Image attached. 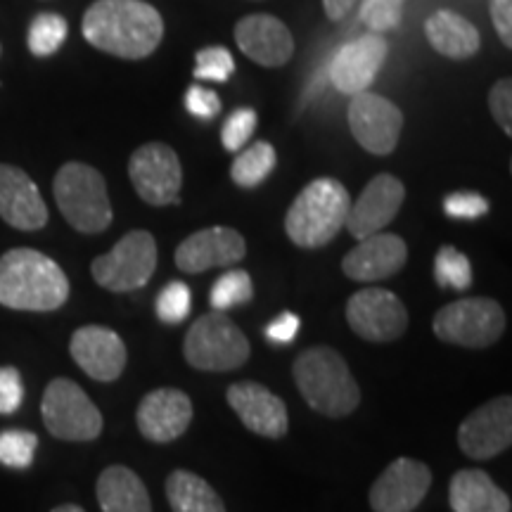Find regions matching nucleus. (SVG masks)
<instances>
[{
	"mask_svg": "<svg viewBox=\"0 0 512 512\" xmlns=\"http://www.w3.org/2000/svg\"><path fill=\"white\" fill-rule=\"evenodd\" d=\"M434 280L439 287L463 292L472 285V266L470 259L456 247L444 245L434 256Z\"/></svg>",
	"mask_w": 512,
	"mask_h": 512,
	"instance_id": "obj_30",
	"label": "nucleus"
},
{
	"mask_svg": "<svg viewBox=\"0 0 512 512\" xmlns=\"http://www.w3.org/2000/svg\"><path fill=\"white\" fill-rule=\"evenodd\" d=\"M299 332V318L294 313H280L273 323H268L266 337L271 339L273 344H287L297 337Z\"/></svg>",
	"mask_w": 512,
	"mask_h": 512,
	"instance_id": "obj_42",
	"label": "nucleus"
},
{
	"mask_svg": "<svg viewBox=\"0 0 512 512\" xmlns=\"http://www.w3.org/2000/svg\"><path fill=\"white\" fill-rule=\"evenodd\" d=\"M235 41L242 53L261 67H283L294 55L292 31L273 15L242 17L235 24Z\"/></svg>",
	"mask_w": 512,
	"mask_h": 512,
	"instance_id": "obj_22",
	"label": "nucleus"
},
{
	"mask_svg": "<svg viewBox=\"0 0 512 512\" xmlns=\"http://www.w3.org/2000/svg\"><path fill=\"white\" fill-rule=\"evenodd\" d=\"M403 15V0H363L361 22L370 34H384L399 27Z\"/></svg>",
	"mask_w": 512,
	"mask_h": 512,
	"instance_id": "obj_33",
	"label": "nucleus"
},
{
	"mask_svg": "<svg viewBox=\"0 0 512 512\" xmlns=\"http://www.w3.org/2000/svg\"><path fill=\"white\" fill-rule=\"evenodd\" d=\"M38 437L34 432L8 430L0 432V463L15 470H27L34 463Z\"/></svg>",
	"mask_w": 512,
	"mask_h": 512,
	"instance_id": "obj_32",
	"label": "nucleus"
},
{
	"mask_svg": "<svg viewBox=\"0 0 512 512\" xmlns=\"http://www.w3.org/2000/svg\"><path fill=\"white\" fill-rule=\"evenodd\" d=\"M347 119L351 136L370 155H392L396 145H399L403 131V112L392 100L370 91L351 95Z\"/></svg>",
	"mask_w": 512,
	"mask_h": 512,
	"instance_id": "obj_12",
	"label": "nucleus"
},
{
	"mask_svg": "<svg viewBox=\"0 0 512 512\" xmlns=\"http://www.w3.org/2000/svg\"><path fill=\"white\" fill-rule=\"evenodd\" d=\"M0 219L17 230H41L48 223V207L29 174L0 164Z\"/></svg>",
	"mask_w": 512,
	"mask_h": 512,
	"instance_id": "obj_23",
	"label": "nucleus"
},
{
	"mask_svg": "<svg viewBox=\"0 0 512 512\" xmlns=\"http://www.w3.org/2000/svg\"><path fill=\"white\" fill-rule=\"evenodd\" d=\"M432 330L441 342L465 349H486L505 332V311L496 299L467 297L446 304L432 320Z\"/></svg>",
	"mask_w": 512,
	"mask_h": 512,
	"instance_id": "obj_7",
	"label": "nucleus"
},
{
	"mask_svg": "<svg viewBox=\"0 0 512 512\" xmlns=\"http://www.w3.org/2000/svg\"><path fill=\"white\" fill-rule=\"evenodd\" d=\"M69 299V280L50 256L29 247L0 256V306L15 311H57Z\"/></svg>",
	"mask_w": 512,
	"mask_h": 512,
	"instance_id": "obj_2",
	"label": "nucleus"
},
{
	"mask_svg": "<svg viewBox=\"0 0 512 512\" xmlns=\"http://www.w3.org/2000/svg\"><path fill=\"white\" fill-rule=\"evenodd\" d=\"M226 399L242 425L259 437L280 439L290 430V413H287L285 401L273 394L266 384L235 382L228 387Z\"/></svg>",
	"mask_w": 512,
	"mask_h": 512,
	"instance_id": "obj_16",
	"label": "nucleus"
},
{
	"mask_svg": "<svg viewBox=\"0 0 512 512\" xmlns=\"http://www.w3.org/2000/svg\"><path fill=\"white\" fill-rule=\"evenodd\" d=\"M192 401L181 389L162 387L145 394L138 403L136 425L147 441L171 444L188 432L192 422Z\"/></svg>",
	"mask_w": 512,
	"mask_h": 512,
	"instance_id": "obj_19",
	"label": "nucleus"
},
{
	"mask_svg": "<svg viewBox=\"0 0 512 512\" xmlns=\"http://www.w3.org/2000/svg\"><path fill=\"white\" fill-rule=\"evenodd\" d=\"M69 354L83 373L98 382L119 380L126 368V344L117 332L102 325H83L72 335Z\"/></svg>",
	"mask_w": 512,
	"mask_h": 512,
	"instance_id": "obj_20",
	"label": "nucleus"
},
{
	"mask_svg": "<svg viewBox=\"0 0 512 512\" xmlns=\"http://www.w3.org/2000/svg\"><path fill=\"white\" fill-rule=\"evenodd\" d=\"M491 22L496 34L501 36L503 46L512 48V0H491L489 3Z\"/></svg>",
	"mask_w": 512,
	"mask_h": 512,
	"instance_id": "obj_41",
	"label": "nucleus"
},
{
	"mask_svg": "<svg viewBox=\"0 0 512 512\" xmlns=\"http://www.w3.org/2000/svg\"><path fill=\"white\" fill-rule=\"evenodd\" d=\"M157 268V240L147 230H131L110 252L93 259L91 273L110 292H133L150 283Z\"/></svg>",
	"mask_w": 512,
	"mask_h": 512,
	"instance_id": "obj_9",
	"label": "nucleus"
},
{
	"mask_svg": "<svg viewBox=\"0 0 512 512\" xmlns=\"http://www.w3.org/2000/svg\"><path fill=\"white\" fill-rule=\"evenodd\" d=\"M185 361L204 373H230L247 363L252 347L226 313L209 311L190 325L183 342Z\"/></svg>",
	"mask_w": 512,
	"mask_h": 512,
	"instance_id": "obj_6",
	"label": "nucleus"
},
{
	"mask_svg": "<svg viewBox=\"0 0 512 512\" xmlns=\"http://www.w3.org/2000/svg\"><path fill=\"white\" fill-rule=\"evenodd\" d=\"M387 53L389 46L382 34H368L347 43L330 64L332 86L344 95L370 91L384 60H387Z\"/></svg>",
	"mask_w": 512,
	"mask_h": 512,
	"instance_id": "obj_18",
	"label": "nucleus"
},
{
	"mask_svg": "<svg viewBox=\"0 0 512 512\" xmlns=\"http://www.w3.org/2000/svg\"><path fill=\"white\" fill-rule=\"evenodd\" d=\"M24 401V382L17 368H0V415H12Z\"/></svg>",
	"mask_w": 512,
	"mask_h": 512,
	"instance_id": "obj_39",
	"label": "nucleus"
},
{
	"mask_svg": "<svg viewBox=\"0 0 512 512\" xmlns=\"http://www.w3.org/2000/svg\"><path fill=\"white\" fill-rule=\"evenodd\" d=\"M247 242L235 228L211 226L197 230L176 247V266L188 275L235 266L245 259Z\"/></svg>",
	"mask_w": 512,
	"mask_h": 512,
	"instance_id": "obj_15",
	"label": "nucleus"
},
{
	"mask_svg": "<svg viewBox=\"0 0 512 512\" xmlns=\"http://www.w3.org/2000/svg\"><path fill=\"white\" fill-rule=\"evenodd\" d=\"M185 107H188L192 117L214 119L221 112V98L209 88L190 86L188 93H185Z\"/></svg>",
	"mask_w": 512,
	"mask_h": 512,
	"instance_id": "obj_40",
	"label": "nucleus"
},
{
	"mask_svg": "<svg viewBox=\"0 0 512 512\" xmlns=\"http://www.w3.org/2000/svg\"><path fill=\"white\" fill-rule=\"evenodd\" d=\"M235 72V60L226 48L211 46L195 55V76L200 81L223 83Z\"/></svg>",
	"mask_w": 512,
	"mask_h": 512,
	"instance_id": "obj_35",
	"label": "nucleus"
},
{
	"mask_svg": "<svg viewBox=\"0 0 512 512\" xmlns=\"http://www.w3.org/2000/svg\"><path fill=\"white\" fill-rule=\"evenodd\" d=\"M50 512H86L81 508V505H74V503H64V505H57L55 510H50Z\"/></svg>",
	"mask_w": 512,
	"mask_h": 512,
	"instance_id": "obj_44",
	"label": "nucleus"
},
{
	"mask_svg": "<svg viewBox=\"0 0 512 512\" xmlns=\"http://www.w3.org/2000/svg\"><path fill=\"white\" fill-rule=\"evenodd\" d=\"M351 197L335 178H316L294 197L285 216V233L297 247L330 245L347 223Z\"/></svg>",
	"mask_w": 512,
	"mask_h": 512,
	"instance_id": "obj_4",
	"label": "nucleus"
},
{
	"mask_svg": "<svg viewBox=\"0 0 512 512\" xmlns=\"http://www.w3.org/2000/svg\"><path fill=\"white\" fill-rule=\"evenodd\" d=\"M356 0H323L325 15H328L332 22H342L344 17L354 10Z\"/></svg>",
	"mask_w": 512,
	"mask_h": 512,
	"instance_id": "obj_43",
	"label": "nucleus"
},
{
	"mask_svg": "<svg viewBox=\"0 0 512 512\" xmlns=\"http://www.w3.org/2000/svg\"><path fill=\"white\" fill-rule=\"evenodd\" d=\"M41 415L46 430L62 441H93L102 432V413L88 394L67 377H55L43 392Z\"/></svg>",
	"mask_w": 512,
	"mask_h": 512,
	"instance_id": "obj_8",
	"label": "nucleus"
},
{
	"mask_svg": "<svg viewBox=\"0 0 512 512\" xmlns=\"http://www.w3.org/2000/svg\"><path fill=\"white\" fill-rule=\"evenodd\" d=\"M171 512H226L221 496L207 479L190 470H174L166 479Z\"/></svg>",
	"mask_w": 512,
	"mask_h": 512,
	"instance_id": "obj_27",
	"label": "nucleus"
},
{
	"mask_svg": "<svg viewBox=\"0 0 512 512\" xmlns=\"http://www.w3.org/2000/svg\"><path fill=\"white\" fill-rule=\"evenodd\" d=\"M444 211L451 219H482L489 214V202L477 192H453L444 200Z\"/></svg>",
	"mask_w": 512,
	"mask_h": 512,
	"instance_id": "obj_37",
	"label": "nucleus"
},
{
	"mask_svg": "<svg viewBox=\"0 0 512 512\" xmlns=\"http://www.w3.org/2000/svg\"><path fill=\"white\" fill-rule=\"evenodd\" d=\"M256 124H259V117H256L254 110H249V107H245V110H235L226 119V124H223V147H226L228 152H240L242 147L247 145V140L252 138Z\"/></svg>",
	"mask_w": 512,
	"mask_h": 512,
	"instance_id": "obj_36",
	"label": "nucleus"
},
{
	"mask_svg": "<svg viewBox=\"0 0 512 512\" xmlns=\"http://www.w3.org/2000/svg\"><path fill=\"white\" fill-rule=\"evenodd\" d=\"M190 306H192L190 287L185 283H178V280H171V283L166 285L157 297V316L162 318L164 323L176 325L188 318Z\"/></svg>",
	"mask_w": 512,
	"mask_h": 512,
	"instance_id": "obj_34",
	"label": "nucleus"
},
{
	"mask_svg": "<svg viewBox=\"0 0 512 512\" xmlns=\"http://www.w3.org/2000/svg\"><path fill=\"white\" fill-rule=\"evenodd\" d=\"M67 22L60 15L53 12H43L38 15L29 27V50L36 57H48L55 55L62 48V43L67 41Z\"/></svg>",
	"mask_w": 512,
	"mask_h": 512,
	"instance_id": "obj_31",
	"label": "nucleus"
},
{
	"mask_svg": "<svg viewBox=\"0 0 512 512\" xmlns=\"http://www.w3.org/2000/svg\"><path fill=\"white\" fill-rule=\"evenodd\" d=\"M489 107L496 124L503 128L505 136H512V81L501 79L491 86Z\"/></svg>",
	"mask_w": 512,
	"mask_h": 512,
	"instance_id": "obj_38",
	"label": "nucleus"
},
{
	"mask_svg": "<svg viewBox=\"0 0 512 512\" xmlns=\"http://www.w3.org/2000/svg\"><path fill=\"white\" fill-rule=\"evenodd\" d=\"M347 323L366 342H396L408 330V311L394 292L363 287L349 297Z\"/></svg>",
	"mask_w": 512,
	"mask_h": 512,
	"instance_id": "obj_11",
	"label": "nucleus"
},
{
	"mask_svg": "<svg viewBox=\"0 0 512 512\" xmlns=\"http://www.w3.org/2000/svg\"><path fill=\"white\" fill-rule=\"evenodd\" d=\"M425 36L439 55L451 57V60H467L477 55L482 46L475 24L451 10L434 12L425 22Z\"/></svg>",
	"mask_w": 512,
	"mask_h": 512,
	"instance_id": "obj_25",
	"label": "nucleus"
},
{
	"mask_svg": "<svg viewBox=\"0 0 512 512\" xmlns=\"http://www.w3.org/2000/svg\"><path fill=\"white\" fill-rule=\"evenodd\" d=\"M95 494L102 512H152L150 494L131 467L112 465L102 470Z\"/></svg>",
	"mask_w": 512,
	"mask_h": 512,
	"instance_id": "obj_26",
	"label": "nucleus"
},
{
	"mask_svg": "<svg viewBox=\"0 0 512 512\" xmlns=\"http://www.w3.org/2000/svg\"><path fill=\"white\" fill-rule=\"evenodd\" d=\"M83 36L93 48L121 60H145L164 38V19L145 0H95L83 15Z\"/></svg>",
	"mask_w": 512,
	"mask_h": 512,
	"instance_id": "obj_1",
	"label": "nucleus"
},
{
	"mask_svg": "<svg viewBox=\"0 0 512 512\" xmlns=\"http://www.w3.org/2000/svg\"><path fill=\"white\" fill-rule=\"evenodd\" d=\"M292 377L299 394L325 418H347L361 403V389L342 354L330 347H311L297 356Z\"/></svg>",
	"mask_w": 512,
	"mask_h": 512,
	"instance_id": "obj_3",
	"label": "nucleus"
},
{
	"mask_svg": "<svg viewBox=\"0 0 512 512\" xmlns=\"http://www.w3.org/2000/svg\"><path fill=\"white\" fill-rule=\"evenodd\" d=\"M275 164H278V155H275L273 145L266 140H256L254 145L242 147L238 152L233 166H230V178L240 188H256L273 174Z\"/></svg>",
	"mask_w": 512,
	"mask_h": 512,
	"instance_id": "obj_28",
	"label": "nucleus"
},
{
	"mask_svg": "<svg viewBox=\"0 0 512 512\" xmlns=\"http://www.w3.org/2000/svg\"><path fill=\"white\" fill-rule=\"evenodd\" d=\"M512 444V399L496 396L472 411L458 427V446L467 458L491 460Z\"/></svg>",
	"mask_w": 512,
	"mask_h": 512,
	"instance_id": "obj_13",
	"label": "nucleus"
},
{
	"mask_svg": "<svg viewBox=\"0 0 512 512\" xmlns=\"http://www.w3.org/2000/svg\"><path fill=\"white\" fill-rule=\"evenodd\" d=\"M254 297V285L252 278H249L247 271L242 268H235V271L223 273L219 280H216L214 287H211L209 304L214 311H228L235 309V306H242L252 302Z\"/></svg>",
	"mask_w": 512,
	"mask_h": 512,
	"instance_id": "obj_29",
	"label": "nucleus"
},
{
	"mask_svg": "<svg viewBox=\"0 0 512 512\" xmlns=\"http://www.w3.org/2000/svg\"><path fill=\"white\" fill-rule=\"evenodd\" d=\"M408 245L394 233H375L344 256L342 271L356 283H377L392 278L406 266Z\"/></svg>",
	"mask_w": 512,
	"mask_h": 512,
	"instance_id": "obj_21",
	"label": "nucleus"
},
{
	"mask_svg": "<svg viewBox=\"0 0 512 512\" xmlns=\"http://www.w3.org/2000/svg\"><path fill=\"white\" fill-rule=\"evenodd\" d=\"M53 195L64 221L79 233L98 235L110 228L114 214L107 183L91 164H64L55 174Z\"/></svg>",
	"mask_w": 512,
	"mask_h": 512,
	"instance_id": "obj_5",
	"label": "nucleus"
},
{
	"mask_svg": "<svg viewBox=\"0 0 512 512\" xmlns=\"http://www.w3.org/2000/svg\"><path fill=\"white\" fill-rule=\"evenodd\" d=\"M453 512H510V496L484 470H458L448 484Z\"/></svg>",
	"mask_w": 512,
	"mask_h": 512,
	"instance_id": "obj_24",
	"label": "nucleus"
},
{
	"mask_svg": "<svg viewBox=\"0 0 512 512\" xmlns=\"http://www.w3.org/2000/svg\"><path fill=\"white\" fill-rule=\"evenodd\" d=\"M403 200H406V188L399 178L392 174L375 176L349 207L344 228H349V233L356 240H366L370 235L382 233L396 219Z\"/></svg>",
	"mask_w": 512,
	"mask_h": 512,
	"instance_id": "obj_17",
	"label": "nucleus"
},
{
	"mask_svg": "<svg viewBox=\"0 0 512 512\" xmlns=\"http://www.w3.org/2000/svg\"><path fill=\"white\" fill-rule=\"evenodd\" d=\"M128 178L140 200L150 207H169L181 202L183 166L176 150L169 145H140L128 159Z\"/></svg>",
	"mask_w": 512,
	"mask_h": 512,
	"instance_id": "obj_10",
	"label": "nucleus"
},
{
	"mask_svg": "<svg viewBox=\"0 0 512 512\" xmlns=\"http://www.w3.org/2000/svg\"><path fill=\"white\" fill-rule=\"evenodd\" d=\"M432 486V470L422 460L396 458L370 486L368 503L373 512H413L425 501Z\"/></svg>",
	"mask_w": 512,
	"mask_h": 512,
	"instance_id": "obj_14",
	"label": "nucleus"
}]
</instances>
